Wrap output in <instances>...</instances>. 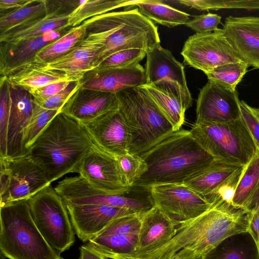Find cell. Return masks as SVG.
I'll use <instances>...</instances> for the list:
<instances>
[{"mask_svg":"<svg viewBox=\"0 0 259 259\" xmlns=\"http://www.w3.org/2000/svg\"><path fill=\"white\" fill-rule=\"evenodd\" d=\"M245 211L220 200L199 216L177 222L171 239L132 259H205L226 238L248 230Z\"/></svg>","mask_w":259,"mask_h":259,"instance_id":"cell-1","label":"cell"},{"mask_svg":"<svg viewBox=\"0 0 259 259\" xmlns=\"http://www.w3.org/2000/svg\"><path fill=\"white\" fill-rule=\"evenodd\" d=\"M94 146L81 123L60 112L29 146L27 155L51 183L67 174L78 173Z\"/></svg>","mask_w":259,"mask_h":259,"instance_id":"cell-2","label":"cell"},{"mask_svg":"<svg viewBox=\"0 0 259 259\" xmlns=\"http://www.w3.org/2000/svg\"><path fill=\"white\" fill-rule=\"evenodd\" d=\"M147 169L134 186L146 188L184 184L217 159L203 149L190 131L180 129L140 155Z\"/></svg>","mask_w":259,"mask_h":259,"instance_id":"cell-3","label":"cell"},{"mask_svg":"<svg viewBox=\"0 0 259 259\" xmlns=\"http://www.w3.org/2000/svg\"><path fill=\"white\" fill-rule=\"evenodd\" d=\"M82 23L87 27V34L109 30L105 45L94 62V69L120 51L140 49L147 53L160 46L157 26L136 7L96 16Z\"/></svg>","mask_w":259,"mask_h":259,"instance_id":"cell-4","label":"cell"},{"mask_svg":"<svg viewBox=\"0 0 259 259\" xmlns=\"http://www.w3.org/2000/svg\"><path fill=\"white\" fill-rule=\"evenodd\" d=\"M0 250L9 259H63L32 219L28 199L0 206Z\"/></svg>","mask_w":259,"mask_h":259,"instance_id":"cell-5","label":"cell"},{"mask_svg":"<svg viewBox=\"0 0 259 259\" xmlns=\"http://www.w3.org/2000/svg\"><path fill=\"white\" fill-rule=\"evenodd\" d=\"M119 109L128 126V152L141 155L175 131L165 117L141 85L116 93Z\"/></svg>","mask_w":259,"mask_h":259,"instance_id":"cell-6","label":"cell"},{"mask_svg":"<svg viewBox=\"0 0 259 259\" xmlns=\"http://www.w3.org/2000/svg\"><path fill=\"white\" fill-rule=\"evenodd\" d=\"M190 132L199 145L218 160L246 166L258 153L242 118L225 123H194Z\"/></svg>","mask_w":259,"mask_h":259,"instance_id":"cell-7","label":"cell"},{"mask_svg":"<svg viewBox=\"0 0 259 259\" xmlns=\"http://www.w3.org/2000/svg\"><path fill=\"white\" fill-rule=\"evenodd\" d=\"M35 224L45 240L59 253L75 241L74 229L63 198L51 185L28 199Z\"/></svg>","mask_w":259,"mask_h":259,"instance_id":"cell-8","label":"cell"},{"mask_svg":"<svg viewBox=\"0 0 259 259\" xmlns=\"http://www.w3.org/2000/svg\"><path fill=\"white\" fill-rule=\"evenodd\" d=\"M0 206L29 199L51 184L44 171L25 155L0 157Z\"/></svg>","mask_w":259,"mask_h":259,"instance_id":"cell-9","label":"cell"},{"mask_svg":"<svg viewBox=\"0 0 259 259\" xmlns=\"http://www.w3.org/2000/svg\"><path fill=\"white\" fill-rule=\"evenodd\" d=\"M181 54L186 65L204 73L221 65L243 62L229 42L223 28L190 36Z\"/></svg>","mask_w":259,"mask_h":259,"instance_id":"cell-10","label":"cell"},{"mask_svg":"<svg viewBox=\"0 0 259 259\" xmlns=\"http://www.w3.org/2000/svg\"><path fill=\"white\" fill-rule=\"evenodd\" d=\"M151 194L154 206L176 222L196 218L212 206L204 197L183 184L155 186L151 188Z\"/></svg>","mask_w":259,"mask_h":259,"instance_id":"cell-11","label":"cell"},{"mask_svg":"<svg viewBox=\"0 0 259 259\" xmlns=\"http://www.w3.org/2000/svg\"><path fill=\"white\" fill-rule=\"evenodd\" d=\"M78 173L92 186L108 194H124L132 189L116 158L95 145L83 158Z\"/></svg>","mask_w":259,"mask_h":259,"instance_id":"cell-12","label":"cell"},{"mask_svg":"<svg viewBox=\"0 0 259 259\" xmlns=\"http://www.w3.org/2000/svg\"><path fill=\"white\" fill-rule=\"evenodd\" d=\"M240 100L231 91L208 81L199 90L195 123H225L241 118Z\"/></svg>","mask_w":259,"mask_h":259,"instance_id":"cell-13","label":"cell"},{"mask_svg":"<svg viewBox=\"0 0 259 259\" xmlns=\"http://www.w3.org/2000/svg\"><path fill=\"white\" fill-rule=\"evenodd\" d=\"M81 123L93 143L103 151L115 157L128 152L130 129L119 108Z\"/></svg>","mask_w":259,"mask_h":259,"instance_id":"cell-14","label":"cell"},{"mask_svg":"<svg viewBox=\"0 0 259 259\" xmlns=\"http://www.w3.org/2000/svg\"><path fill=\"white\" fill-rule=\"evenodd\" d=\"M108 29L87 34L83 40L68 54L50 62L48 68L64 73L75 81H80L85 74L94 69L95 59L105 45Z\"/></svg>","mask_w":259,"mask_h":259,"instance_id":"cell-15","label":"cell"},{"mask_svg":"<svg viewBox=\"0 0 259 259\" xmlns=\"http://www.w3.org/2000/svg\"><path fill=\"white\" fill-rule=\"evenodd\" d=\"M75 233L83 242L98 235L113 221L129 214L139 213L133 210L101 205L66 204Z\"/></svg>","mask_w":259,"mask_h":259,"instance_id":"cell-16","label":"cell"},{"mask_svg":"<svg viewBox=\"0 0 259 259\" xmlns=\"http://www.w3.org/2000/svg\"><path fill=\"white\" fill-rule=\"evenodd\" d=\"M223 29L240 60L259 69V17L230 16Z\"/></svg>","mask_w":259,"mask_h":259,"instance_id":"cell-17","label":"cell"},{"mask_svg":"<svg viewBox=\"0 0 259 259\" xmlns=\"http://www.w3.org/2000/svg\"><path fill=\"white\" fill-rule=\"evenodd\" d=\"M9 85L10 111L6 157L16 158L27 154L23 138L32 116L33 98L29 91L10 83Z\"/></svg>","mask_w":259,"mask_h":259,"instance_id":"cell-18","label":"cell"},{"mask_svg":"<svg viewBox=\"0 0 259 259\" xmlns=\"http://www.w3.org/2000/svg\"><path fill=\"white\" fill-rule=\"evenodd\" d=\"M85 75L88 77L81 80V88L109 93L116 94L146 82L145 69L140 64L122 67L96 68Z\"/></svg>","mask_w":259,"mask_h":259,"instance_id":"cell-19","label":"cell"},{"mask_svg":"<svg viewBox=\"0 0 259 259\" xmlns=\"http://www.w3.org/2000/svg\"><path fill=\"white\" fill-rule=\"evenodd\" d=\"M172 125L175 131L185 122V111L192 104L191 95L187 94L177 83L168 80L142 85Z\"/></svg>","mask_w":259,"mask_h":259,"instance_id":"cell-20","label":"cell"},{"mask_svg":"<svg viewBox=\"0 0 259 259\" xmlns=\"http://www.w3.org/2000/svg\"><path fill=\"white\" fill-rule=\"evenodd\" d=\"M118 108L116 94L84 89L81 87L60 112L82 123Z\"/></svg>","mask_w":259,"mask_h":259,"instance_id":"cell-21","label":"cell"},{"mask_svg":"<svg viewBox=\"0 0 259 259\" xmlns=\"http://www.w3.org/2000/svg\"><path fill=\"white\" fill-rule=\"evenodd\" d=\"M177 223L155 206L145 212L138 234L136 249L130 259L166 243L175 234Z\"/></svg>","mask_w":259,"mask_h":259,"instance_id":"cell-22","label":"cell"},{"mask_svg":"<svg viewBox=\"0 0 259 259\" xmlns=\"http://www.w3.org/2000/svg\"><path fill=\"white\" fill-rule=\"evenodd\" d=\"M62 30L52 31L17 42H1V76H5L14 69L33 60L42 48L61 36Z\"/></svg>","mask_w":259,"mask_h":259,"instance_id":"cell-23","label":"cell"},{"mask_svg":"<svg viewBox=\"0 0 259 259\" xmlns=\"http://www.w3.org/2000/svg\"><path fill=\"white\" fill-rule=\"evenodd\" d=\"M245 166L217 159L183 185L207 200L223 187L240 178Z\"/></svg>","mask_w":259,"mask_h":259,"instance_id":"cell-24","label":"cell"},{"mask_svg":"<svg viewBox=\"0 0 259 259\" xmlns=\"http://www.w3.org/2000/svg\"><path fill=\"white\" fill-rule=\"evenodd\" d=\"M146 83H154L164 80L179 84L188 95L184 66L168 50L159 46L147 53L145 65Z\"/></svg>","mask_w":259,"mask_h":259,"instance_id":"cell-25","label":"cell"},{"mask_svg":"<svg viewBox=\"0 0 259 259\" xmlns=\"http://www.w3.org/2000/svg\"><path fill=\"white\" fill-rule=\"evenodd\" d=\"M5 77L9 83L29 92L58 81H75L64 73L48 68L47 62L37 56L33 60L14 69Z\"/></svg>","mask_w":259,"mask_h":259,"instance_id":"cell-26","label":"cell"},{"mask_svg":"<svg viewBox=\"0 0 259 259\" xmlns=\"http://www.w3.org/2000/svg\"><path fill=\"white\" fill-rule=\"evenodd\" d=\"M60 8L12 28L0 34L1 42H17L68 27L70 12L61 13Z\"/></svg>","mask_w":259,"mask_h":259,"instance_id":"cell-27","label":"cell"},{"mask_svg":"<svg viewBox=\"0 0 259 259\" xmlns=\"http://www.w3.org/2000/svg\"><path fill=\"white\" fill-rule=\"evenodd\" d=\"M205 259H259V255L255 241L249 231L226 238Z\"/></svg>","mask_w":259,"mask_h":259,"instance_id":"cell-28","label":"cell"},{"mask_svg":"<svg viewBox=\"0 0 259 259\" xmlns=\"http://www.w3.org/2000/svg\"><path fill=\"white\" fill-rule=\"evenodd\" d=\"M138 238V234L97 235L88 244L109 259H130L135 254Z\"/></svg>","mask_w":259,"mask_h":259,"instance_id":"cell-29","label":"cell"},{"mask_svg":"<svg viewBox=\"0 0 259 259\" xmlns=\"http://www.w3.org/2000/svg\"><path fill=\"white\" fill-rule=\"evenodd\" d=\"M259 199V153L246 165L236 187L232 203L251 210Z\"/></svg>","mask_w":259,"mask_h":259,"instance_id":"cell-30","label":"cell"},{"mask_svg":"<svg viewBox=\"0 0 259 259\" xmlns=\"http://www.w3.org/2000/svg\"><path fill=\"white\" fill-rule=\"evenodd\" d=\"M154 23L172 28L186 25L190 15L177 10L160 1L137 0L134 7Z\"/></svg>","mask_w":259,"mask_h":259,"instance_id":"cell-31","label":"cell"},{"mask_svg":"<svg viewBox=\"0 0 259 259\" xmlns=\"http://www.w3.org/2000/svg\"><path fill=\"white\" fill-rule=\"evenodd\" d=\"M136 1L85 0L79 1L78 5L69 16L68 27L80 25L84 21L121 7L132 8Z\"/></svg>","mask_w":259,"mask_h":259,"instance_id":"cell-32","label":"cell"},{"mask_svg":"<svg viewBox=\"0 0 259 259\" xmlns=\"http://www.w3.org/2000/svg\"><path fill=\"white\" fill-rule=\"evenodd\" d=\"M87 35V27L81 23L72 27L66 33L42 48L37 56L49 63L71 52L78 46Z\"/></svg>","mask_w":259,"mask_h":259,"instance_id":"cell-33","label":"cell"},{"mask_svg":"<svg viewBox=\"0 0 259 259\" xmlns=\"http://www.w3.org/2000/svg\"><path fill=\"white\" fill-rule=\"evenodd\" d=\"M48 1L27 6L1 15L0 32L4 33L20 24L36 17L45 15L50 12V4Z\"/></svg>","mask_w":259,"mask_h":259,"instance_id":"cell-34","label":"cell"},{"mask_svg":"<svg viewBox=\"0 0 259 259\" xmlns=\"http://www.w3.org/2000/svg\"><path fill=\"white\" fill-rule=\"evenodd\" d=\"M249 65L244 62L226 64L205 73L208 81L227 90L235 91L236 86L247 71Z\"/></svg>","mask_w":259,"mask_h":259,"instance_id":"cell-35","label":"cell"},{"mask_svg":"<svg viewBox=\"0 0 259 259\" xmlns=\"http://www.w3.org/2000/svg\"><path fill=\"white\" fill-rule=\"evenodd\" d=\"M32 105V116L25 131L23 138V144L27 150L49 123L60 112L57 110L44 108L33 99Z\"/></svg>","mask_w":259,"mask_h":259,"instance_id":"cell-36","label":"cell"},{"mask_svg":"<svg viewBox=\"0 0 259 259\" xmlns=\"http://www.w3.org/2000/svg\"><path fill=\"white\" fill-rule=\"evenodd\" d=\"M189 8L199 11L221 9L259 10V0H189Z\"/></svg>","mask_w":259,"mask_h":259,"instance_id":"cell-37","label":"cell"},{"mask_svg":"<svg viewBox=\"0 0 259 259\" xmlns=\"http://www.w3.org/2000/svg\"><path fill=\"white\" fill-rule=\"evenodd\" d=\"M0 81V157H6L10 111V85L5 76H1Z\"/></svg>","mask_w":259,"mask_h":259,"instance_id":"cell-38","label":"cell"},{"mask_svg":"<svg viewBox=\"0 0 259 259\" xmlns=\"http://www.w3.org/2000/svg\"><path fill=\"white\" fill-rule=\"evenodd\" d=\"M115 158L127 184L131 187L147 169L145 160L140 155L128 152Z\"/></svg>","mask_w":259,"mask_h":259,"instance_id":"cell-39","label":"cell"},{"mask_svg":"<svg viewBox=\"0 0 259 259\" xmlns=\"http://www.w3.org/2000/svg\"><path fill=\"white\" fill-rule=\"evenodd\" d=\"M146 55L147 52L145 50L140 49L121 50L110 55L96 68L122 67L136 65L140 64Z\"/></svg>","mask_w":259,"mask_h":259,"instance_id":"cell-40","label":"cell"},{"mask_svg":"<svg viewBox=\"0 0 259 259\" xmlns=\"http://www.w3.org/2000/svg\"><path fill=\"white\" fill-rule=\"evenodd\" d=\"M144 213H134L119 218L97 235L139 234Z\"/></svg>","mask_w":259,"mask_h":259,"instance_id":"cell-41","label":"cell"},{"mask_svg":"<svg viewBox=\"0 0 259 259\" xmlns=\"http://www.w3.org/2000/svg\"><path fill=\"white\" fill-rule=\"evenodd\" d=\"M221 16L217 14L208 13L194 16L185 25L197 33L210 32L218 29V26L221 23Z\"/></svg>","mask_w":259,"mask_h":259,"instance_id":"cell-42","label":"cell"},{"mask_svg":"<svg viewBox=\"0 0 259 259\" xmlns=\"http://www.w3.org/2000/svg\"><path fill=\"white\" fill-rule=\"evenodd\" d=\"M81 85V81L71 82L66 88L56 95L44 102L37 103L46 109L57 110L60 112L64 105L78 91Z\"/></svg>","mask_w":259,"mask_h":259,"instance_id":"cell-43","label":"cell"},{"mask_svg":"<svg viewBox=\"0 0 259 259\" xmlns=\"http://www.w3.org/2000/svg\"><path fill=\"white\" fill-rule=\"evenodd\" d=\"M241 118L253 138L259 153V119L253 108L244 101L239 102Z\"/></svg>","mask_w":259,"mask_h":259,"instance_id":"cell-44","label":"cell"},{"mask_svg":"<svg viewBox=\"0 0 259 259\" xmlns=\"http://www.w3.org/2000/svg\"><path fill=\"white\" fill-rule=\"evenodd\" d=\"M72 81L67 80L58 81L48 84L29 92L34 100L39 103L46 101L63 90Z\"/></svg>","mask_w":259,"mask_h":259,"instance_id":"cell-45","label":"cell"},{"mask_svg":"<svg viewBox=\"0 0 259 259\" xmlns=\"http://www.w3.org/2000/svg\"><path fill=\"white\" fill-rule=\"evenodd\" d=\"M38 1L35 0H1L0 10L1 13L9 10H12L13 11L32 4H33Z\"/></svg>","mask_w":259,"mask_h":259,"instance_id":"cell-46","label":"cell"},{"mask_svg":"<svg viewBox=\"0 0 259 259\" xmlns=\"http://www.w3.org/2000/svg\"><path fill=\"white\" fill-rule=\"evenodd\" d=\"M251 223L249 232L253 237L259 255V205H256L251 210Z\"/></svg>","mask_w":259,"mask_h":259,"instance_id":"cell-47","label":"cell"},{"mask_svg":"<svg viewBox=\"0 0 259 259\" xmlns=\"http://www.w3.org/2000/svg\"><path fill=\"white\" fill-rule=\"evenodd\" d=\"M78 259H109L98 252L88 244L81 245Z\"/></svg>","mask_w":259,"mask_h":259,"instance_id":"cell-48","label":"cell"},{"mask_svg":"<svg viewBox=\"0 0 259 259\" xmlns=\"http://www.w3.org/2000/svg\"><path fill=\"white\" fill-rule=\"evenodd\" d=\"M253 110H254V111L256 115L259 119V108H253Z\"/></svg>","mask_w":259,"mask_h":259,"instance_id":"cell-49","label":"cell"},{"mask_svg":"<svg viewBox=\"0 0 259 259\" xmlns=\"http://www.w3.org/2000/svg\"><path fill=\"white\" fill-rule=\"evenodd\" d=\"M256 205H259V199H258V201H257V203Z\"/></svg>","mask_w":259,"mask_h":259,"instance_id":"cell-50","label":"cell"}]
</instances>
